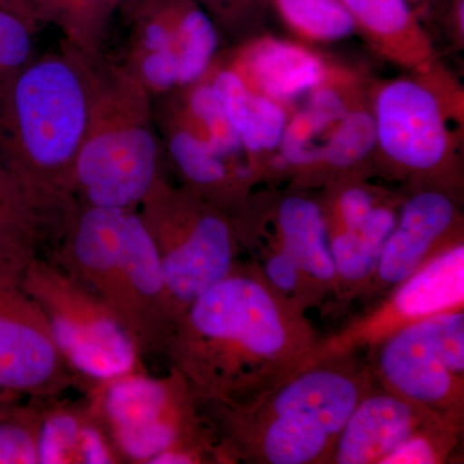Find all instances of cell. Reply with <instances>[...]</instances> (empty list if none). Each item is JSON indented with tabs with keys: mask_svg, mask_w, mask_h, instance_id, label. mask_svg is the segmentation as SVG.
<instances>
[{
	"mask_svg": "<svg viewBox=\"0 0 464 464\" xmlns=\"http://www.w3.org/2000/svg\"><path fill=\"white\" fill-rule=\"evenodd\" d=\"M319 338L257 265H237L174 323L161 356L201 406L248 404L307 365Z\"/></svg>",
	"mask_w": 464,
	"mask_h": 464,
	"instance_id": "6da1fadb",
	"label": "cell"
},
{
	"mask_svg": "<svg viewBox=\"0 0 464 464\" xmlns=\"http://www.w3.org/2000/svg\"><path fill=\"white\" fill-rule=\"evenodd\" d=\"M83 74L72 51L34 56L0 83V164L56 241L76 208L75 170L87 128Z\"/></svg>",
	"mask_w": 464,
	"mask_h": 464,
	"instance_id": "7a4b0ae2",
	"label": "cell"
},
{
	"mask_svg": "<svg viewBox=\"0 0 464 464\" xmlns=\"http://www.w3.org/2000/svg\"><path fill=\"white\" fill-rule=\"evenodd\" d=\"M284 20L297 32L317 41H338L355 29L341 0H275Z\"/></svg>",
	"mask_w": 464,
	"mask_h": 464,
	"instance_id": "7402d4cb",
	"label": "cell"
},
{
	"mask_svg": "<svg viewBox=\"0 0 464 464\" xmlns=\"http://www.w3.org/2000/svg\"><path fill=\"white\" fill-rule=\"evenodd\" d=\"M279 246L324 293L334 290L333 262L325 217L315 201L290 197L277 213Z\"/></svg>",
	"mask_w": 464,
	"mask_h": 464,
	"instance_id": "9a60e30c",
	"label": "cell"
},
{
	"mask_svg": "<svg viewBox=\"0 0 464 464\" xmlns=\"http://www.w3.org/2000/svg\"><path fill=\"white\" fill-rule=\"evenodd\" d=\"M372 353V372L383 389L440 417L462 422L463 308L406 326Z\"/></svg>",
	"mask_w": 464,
	"mask_h": 464,
	"instance_id": "52a82bcc",
	"label": "cell"
},
{
	"mask_svg": "<svg viewBox=\"0 0 464 464\" xmlns=\"http://www.w3.org/2000/svg\"><path fill=\"white\" fill-rule=\"evenodd\" d=\"M249 69L261 91L275 101L297 99L319 87L325 76L315 54L279 41L257 45L249 56Z\"/></svg>",
	"mask_w": 464,
	"mask_h": 464,
	"instance_id": "d6986e66",
	"label": "cell"
},
{
	"mask_svg": "<svg viewBox=\"0 0 464 464\" xmlns=\"http://www.w3.org/2000/svg\"><path fill=\"white\" fill-rule=\"evenodd\" d=\"M79 389L42 308L21 276L0 271V391L29 399ZM81 390V389H79Z\"/></svg>",
	"mask_w": 464,
	"mask_h": 464,
	"instance_id": "9c48e42d",
	"label": "cell"
},
{
	"mask_svg": "<svg viewBox=\"0 0 464 464\" xmlns=\"http://www.w3.org/2000/svg\"><path fill=\"white\" fill-rule=\"evenodd\" d=\"M454 217L453 201L442 192L423 191L406 201L382 250L372 286L390 292L430 259L454 246L456 243H444Z\"/></svg>",
	"mask_w": 464,
	"mask_h": 464,
	"instance_id": "8fae6325",
	"label": "cell"
},
{
	"mask_svg": "<svg viewBox=\"0 0 464 464\" xmlns=\"http://www.w3.org/2000/svg\"><path fill=\"white\" fill-rule=\"evenodd\" d=\"M218 45V30L195 0H179V87L199 81Z\"/></svg>",
	"mask_w": 464,
	"mask_h": 464,
	"instance_id": "44dd1931",
	"label": "cell"
},
{
	"mask_svg": "<svg viewBox=\"0 0 464 464\" xmlns=\"http://www.w3.org/2000/svg\"><path fill=\"white\" fill-rule=\"evenodd\" d=\"M369 314L337 334L317 341L307 366L362 350L373 353L382 342L413 324L445 311L464 307V246L442 250L411 276L390 290Z\"/></svg>",
	"mask_w": 464,
	"mask_h": 464,
	"instance_id": "ba28073f",
	"label": "cell"
},
{
	"mask_svg": "<svg viewBox=\"0 0 464 464\" xmlns=\"http://www.w3.org/2000/svg\"><path fill=\"white\" fill-rule=\"evenodd\" d=\"M464 0H457L456 5V16H457V23L458 25H460V30L463 32V26H464Z\"/></svg>",
	"mask_w": 464,
	"mask_h": 464,
	"instance_id": "836d02e7",
	"label": "cell"
},
{
	"mask_svg": "<svg viewBox=\"0 0 464 464\" xmlns=\"http://www.w3.org/2000/svg\"><path fill=\"white\" fill-rule=\"evenodd\" d=\"M356 23L380 36H396L413 25L408 0H341Z\"/></svg>",
	"mask_w": 464,
	"mask_h": 464,
	"instance_id": "484cf974",
	"label": "cell"
},
{
	"mask_svg": "<svg viewBox=\"0 0 464 464\" xmlns=\"http://www.w3.org/2000/svg\"><path fill=\"white\" fill-rule=\"evenodd\" d=\"M142 2L143 0H119V12L128 20Z\"/></svg>",
	"mask_w": 464,
	"mask_h": 464,
	"instance_id": "d6a6232c",
	"label": "cell"
},
{
	"mask_svg": "<svg viewBox=\"0 0 464 464\" xmlns=\"http://www.w3.org/2000/svg\"><path fill=\"white\" fill-rule=\"evenodd\" d=\"M435 415L383 387L375 391L372 386L342 429L331 463L381 464L393 449Z\"/></svg>",
	"mask_w": 464,
	"mask_h": 464,
	"instance_id": "7c38bea8",
	"label": "cell"
},
{
	"mask_svg": "<svg viewBox=\"0 0 464 464\" xmlns=\"http://www.w3.org/2000/svg\"><path fill=\"white\" fill-rule=\"evenodd\" d=\"M203 5L208 16L217 18L221 23H232L240 16L249 0H195Z\"/></svg>",
	"mask_w": 464,
	"mask_h": 464,
	"instance_id": "f546056e",
	"label": "cell"
},
{
	"mask_svg": "<svg viewBox=\"0 0 464 464\" xmlns=\"http://www.w3.org/2000/svg\"><path fill=\"white\" fill-rule=\"evenodd\" d=\"M377 141L401 166L429 170L444 159L448 133L435 96L411 81L393 82L378 94Z\"/></svg>",
	"mask_w": 464,
	"mask_h": 464,
	"instance_id": "30bf717a",
	"label": "cell"
},
{
	"mask_svg": "<svg viewBox=\"0 0 464 464\" xmlns=\"http://www.w3.org/2000/svg\"><path fill=\"white\" fill-rule=\"evenodd\" d=\"M34 35L23 20L0 8V83L35 56Z\"/></svg>",
	"mask_w": 464,
	"mask_h": 464,
	"instance_id": "4316f807",
	"label": "cell"
},
{
	"mask_svg": "<svg viewBox=\"0 0 464 464\" xmlns=\"http://www.w3.org/2000/svg\"><path fill=\"white\" fill-rule=\"evenodd\" d=\"M0 8L23 20L33 32H38V23L34 16V0H0Z\"/></svg>",
	"mask_w": 464,
	"mask_h": 464,
	"instance_id": "4dcf8cb0",
	"label": "cell"
},
{
	"mask_svg": "<svg viewBox=\"0 0 464 464\" xmlns=\"http://www.w3.org/2000/svg\"><path fill=\"white\" fill-rule=\"evenodd\" d=\"M377 207L371 192L362 188H350L342 192L338 200L343 231L357 232Z\"/></svg>",
	"mask_w": 464,
	"mask_h": 464,
	"instance_id": "f1b7e54d",
	"label": "cell"
},
{
	"mask_svg": "<svg viewBox=\"0 0 464 464\" xmlns=\"http://www.w3.org/2000/svg\"><path fill=\"white\" fill-rule=\"evenodd\" d=\"M47 243L44 218L0 164V271L21 276Z\"/></svg>",
	"mask_w": 464,
	"mask_h": 464,
	"instance_id": "e0dca14e",
	"label": "cell"
},
{
	"mask_svg": "<svg viewBox=\"0 0 464 464\" xmlns=\"http://www.w3.org/2000/svg\"><path fill=\"white\" fill-rule=\"evenodd\" d=\"M377 143V125L373 116L364 111L347 112L322 150V159L329 166L348 168L359 163Z\"/></svg>",
	"mask_w": 464,
	"mask_h": 464,
	"instance_id": "603a6c76",
	"label": "cell"
},
{
	"mask_svg": "<svg viewBox=\"0 0 464 464\" xmlns=\"http://www.w3.org/2000/svg\"><path fill=\"white\" fill-rule=\"evenodd\" d=\"M160 258L177 319L237 262V228L230 217L159 174L137 208Z\"/></svg>",
	"mask_w": 464,
	"mask_h": 464,
	"instance_id": "5b68a950",
	"label": "cell"
},
{
	"mask_svg": "<svg viewBox=\"0 0 464 464\" xmlns=\"http://www.w3.org/2000/svg\"><path fill=\"white\" fill-rule=\"evenodd\" d=\"M192 118L200 127L199 132L210 143L213 150L227 160L243 148L239 134L232 127L212 85L204 84L194 88L188 99Z\"/></svg>",
	"mask_w": 464,
	"mask_h": 464,
	"instance_id": "cb8c5ba5",
	"label": "cell"
},
{
	"mask_svg": "<svg viewBox=\"0 0 464 464\" xmlns=\"http://www.w3.org/2000/svg\"><path fill=\"white\" fill-rule=\"evenodd\" d=\"M302 114L320 133L328 130L347 114L346 105L335 92L331 90L316 91L307 101Z\"/></svg>",
	"mask_w": 464,
	"mask_h": 464,
	"instance_id": "83f0119b",
	"label": "cell"
},
{
	"mask_svg": "<svg viewBox=\"0 0 464 464\" xmlns=\"http://www.w3.org/2000/svg\"><path fill=\"white\" fill-rule=\"evenodd\" d=\"M39 399L0 420V464H39Z\"/></svg>",
	"mask_w": 464,
	"mask_h": 464,
	"instance_id": "d4e9b609",
	"label": "cell"
},
{
	"mask_svg": "<svg viewBox=\"0 0 464 464\" xmlns=\"http://www.w3.org/2000/svg\"><path fill=\"white\" fill-rule=\"evenodd\" d=\"M20 399V396L11 395V393L0 391V420L7 417L20 405L17 402Z\"/></svg>",
	"mask_w": 464,
	"mask_h": 464,
	"instance_id": "1f68e13d",
	"label": "cell"
},
{
	"mask_svg": "<svg viewBox=\"0 0 464 464\" xmlns=\"http://www.w3.org/2000/svg\"><path fill=\"white\" fill-rule=\"evenodd\" d=\"M212 87L244 148L258 152L280 145L286 116L276 101L252 93L232 72H222Z\"/></svg>",
	"mask_w": 464,
	"mask_h": 464,
	"instance_id": "ac0fdd59",
	"label": "cell"
},
{
	"mask_svg": "<svg viewBox=\"0 0 464 464\" xmlns=\"http://www.w3.org/2000/svg\"><path fill=\"white\" fill-rule=\"evenodd\" d=\"M21 284L42 308L57 348L79 389L146 371L121 320L92 290L50 257L34 259Z\"/></svg>",
	"mask_w": 464,
	"mask_h": 464,
	"instance_id": "8992f818",
	"label": "cell"
},
{
	"mask_svg": "<svg viewBox=\"0 0 464 464\" xmlns=\"http://www.w3.org/2000/svg\"><path fill=\"white\" fill-rule=\"evenodd\" d=\"M119 0H34L38 25L51 24L63 44L85 54L103 53Z\"/></svg>",
	"mask_w": 464,
	"mask_h": 464,
	"instance_id": "ffe728a7",
	"label": "cell"
},
{
	"mask_svg": "<svg viewBox=\"0 0 464 464\" xmlns=\"http://www.w3.org/2000/svg\"><path fill=\"white\" fill-rule=\"evenodd\" d=\"M167 149L174 167L186 182V188L226 212L240 182L239 177L219 157L206 137L181 123L164 121Z\"/></svg>",
	"mask_w": 464,
	"mask_h": 464,
	"instance_id": "2e32d148",
	"label": "cell"
},
{
	"mask_svg": "<svg viewBox=\"0 0 464 464\" xmlns=\"http://www.w3.org/2000/svg\"><path fill=\"white\" fill-rule=\"evenodd\" d=\"M123 463H227L218 436L188 381L170 368L163 377L133 372L84 392Z\"/></svg>",
	"mask_w": 464,
	"mask_h": 464,
	"instance_id": "277c9868",
	"label": "cell"
},
{
	"mask_svg": "<svg viewBox=\"0 0 464 464\" xmlns=\"http://www.w3.org/2000/svg\"><path fill=\"white\" fill-rule=\"evenodd\" d=\"M65 47L78 60L88 100L87 128L75 170L76 203L137 209L161 174L152 97L105 52L85 54Z\"/></svg>",
	"mask_w": 464,
	"mask_h": 464,
	"instance_id": "3957f363",
	"label": "cell"
},
{
	"mask_svg": "<svg viewBox=\"0 0 464 464\" xmlns=\"http://www.w3.org/2000/svg\"><path fill=\"white\" fill-rule=\"evenodd\" d=\"M39 399V464H124L85 398Z\"/></svg>",
	"mask_w": 464,
	"mask_h": 464,
	"instance_id": "5bb4252c",
	"label": "cell"
},
{
	"mask_svg": "<svg viewBox=\"0 0 464 464\" xmlns=\"http://www.w3.org/2000/svg\"><path fill=\"white\" fill-rule=\"evenodd\" d=\"M179 0H143L128 18L130 35L123 65L150 96L179 87Z\"/></svg>",
	"mask_w": 464,
	"mask_h": 464,
	"instance_id": "4fadbf2b",
	"label": "cell"
}]
</instances>
